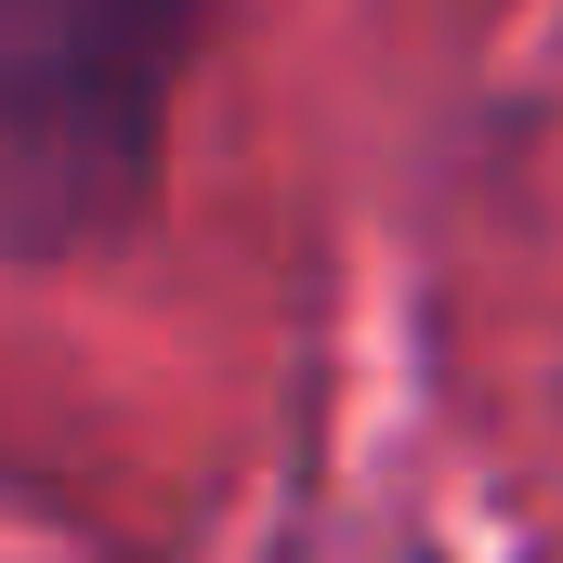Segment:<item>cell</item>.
I'll return each instance as SVG.
<instances>
[{
	"label": "cell",
	"instance_id": "6da1fadb",
	"mask_svg": "<svg viewBox=\"0 0 563 563\" xmlns=\"http://www.w3.org/2000/svg\"><path fill=\"white\" fill-rule=\"evenodd\" d=\"M223 0H0V250L66 263L157 197L170 92Z\"/></svg>",
	"mask_w": 563,
	"mask_h": 563
}]
</instances>
